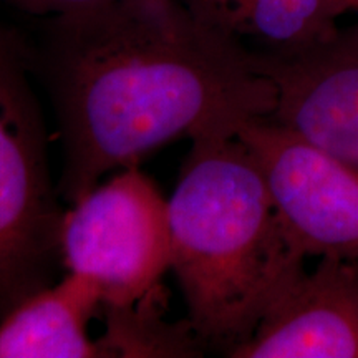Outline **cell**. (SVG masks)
Returning a JSON list of instances; mask_svg holds the SVG:
<instances>
[{
    "label": "cell",
    "instance_id": "cell-1",
    "mask_svg": "<svg viewBox=\"0 0 358 358\" xmlns=\"http://www.w3.org/2000/svg\"><path fill=\"white\" fill-rule=\"evenodd\" d=\"M30 64L55 106L66 204L168 143L236 136L277 106L257 57L181 0H113L48 17Z\"/></svg>",
    "mask_w": 358,
    "mask_h": 358
},
{
    "label": "cell",
    "instance_id": "cell-2",
    "mask_svg": "<svg viewBox=\"0 0 358 358\" xmlns=\"http://www.w3.org/2000/svg\"><path fill=\"white\" fill-rule=\"evenodd\" d=\"M168 204L186 319L206 347L227 355L301 275L307 256L237 134L191 141Z\"/></svg>",
    "mask_w": 358,
    "mask_h": 358
},
{
    "label": "cell",
    "instance_id": "cell-3",
    "mask_svg": "<svg viewBox=\"0 0 358 358\" xmlns=\"http://www.w3.org/2000/svg\"><path fill=\"white\" fill-rule=\"evenodd\" d=\"M32 71L27 43L0 27V315L50 284L60 257L64 211Z\"/></svg>",
    "mask_w": 358,
    "mask_h": 358
},
{
    "label": "cell",
    "instance_id": "cell-4",
    "mask_svg": "<svg viewBox=\"0 0 358 358\" xmlns=\"http://www.w3.org/2000/svg\"><path fill=\"white\" fill-rule=\"evenodd\" d=\"M60 259L96 285L101 306L156 292L171 271L168 199L138 164L118 169L64 211Z\"/></svg>",
    "mask_w": 358,
    "mask_h": 358
},
{
    "label": "cell",
    "instance_id": "cell-5",
    "mask_svg": "<svg viewBox=\"0 0 358 358\" xmlns=\"http://www.w3.org/2000/svg\"><path fill=\"white\" fill-rule=\"evenodd\" d=\"M237 138L256 158L282 221L307 257L358 261V166L327 153L271 118Z\"/></svg>",
    "mask_w": 358,
    "mask_h": 358
},
{
    "label": "cell",
    "instance_id": "cell-6",
    "mask_svg": "<svg viewBox=\"0 0 358 358\" xmlns=\"http://www.w3.org/2000/svg\"><path fill=\"white\" fill-rule=\"evenodd\" d=\"M257 60L277 87L271 120L358 166V25L301 55Z\"/></svg>",
    "mask_w": 358,
    "mask_h": 358
},
{
    "label": "cell",
    "instance_id": "cell-7",
    "mask_svg": "<svg viewBox=\"0 0 358 358\" xmlns=\"http://www.w3.org/2000/svg\"><path fill=\"white\" fill-rule=\"evenodd\" d=\"M232 358H358V261L319 257L264 315Z\"/></svg>",
    "mask_w": 358,
    "mask_h": 358
},
{
    "label": "cell",
    "instance_id": "cell-8",
    "mask_svg": "<svg viewBox=\"0 0 358 358\" xmlns=\"http://www.w3.org/2000/svg\"><path fill=\"white\" fill-rule=\"evenodd\" d=\"M194 19L256 57L289 58L338 32L337 0H181Z\"/></svg>",
    "mask_w": 358,
    "mask_h": 358
},
{
    "label": "cell",
    "instance_id": "cell-9",
    "mask_svg": "<svg viewBox=\"0 0 358 358\" xmlns=\"http://www.w3.org/2000/svg\"><path fill=\"white\" fill-rule=\"evenodd\" d=\"M101 295L87 277L66 272L0 315V358H101L90 320Z\"/></svg>",
    "mask_w": 358,
    "mask_h": 358
},
{
    "label": "cell",
    "instance_id": "cell-10",
    "mask_svg": "<svg viewBox=\"0 0 358 358\" xmlns=\"http://www.w3.org/2000/svg\"><path fill=\"white\" fill-rule=\"evenodd\" d=\"M163 290L133 303H103V334L96 338L101 358H194L206 347L189 320L169 322Z\"/></svg>",
    "mask_w": 358,
    "mask_h": 358
},
{
    "label": "cell",
    "instance_id": "cell-11",
    "mask_svg": "<svg viewBox=\"0 0 358 358\" xmlns=\"http://www.w3.org/2000/svg\"><path fill=\"white\" fill-rule=\"evenodd\" d=\"M113 0H0L3 6L15 8V10L29 13L34 17H58L69 15V13L90 10Z\"/></svg>",
    "mask_w": 358,
    "mask_h": 358
},
{
    "label": "cell",
    "instance_id": "cell-12",
    "mask_svg": "<svg viewBox=\"0 0 358 358\" xmlns=\"http://www.w3.org/2000/svg\"><path fill=\"white\" fill-rule=\"evenodd\" d=\"M337 2L345 12H352V10L358 12V0H337Z\"/></svg>",
    "mask_w": 358,
    "mask_h": 358
}]
</instances>
